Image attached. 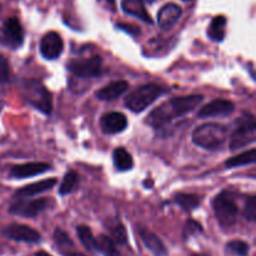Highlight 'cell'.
I'll use <instances>...</instances> for the list:
<instances>
[{
  "instance_id": "2",
  "label": "cell",
  "mask_w": 256,
  "mask_h": 256,
  "mask_svg": "<svg viewBox=\"0 0 256 256\" xmlns=\"http://www.w3.org/2000/svg\"><path fill=\"white\" fill-rule=\"evenodd\" d=\"M228 128L216 122H206L192 132V142L198 146L209 150L220 149L226 142Z\"/></svg>"
},
{
  "instance_id": "18",
  "label": "cell",
  "mask_w": 256,
  "mask_h": 256,
  "mask_svg": "<svg viewBox=\"0 0 256 256\" xmlns=\"http://www.w3.org/2000/svg\"><path fill=\"white\" fill-rule=\"evenodd\" d=\"M128 89H129V84L125 80H118V82H110V84L105 85L104 88L98 90L95 96L99 100L112 102V100H115L119 96H122Z\"/></svg>"
},
{
  "instance_id": "11",
  "label": "cell",
  "mask_w": 256,
  "mask_h": 256,
  "mask_svg": "<svg viewBox=\"0 0 256 256\" xmlns=\"http://www.w3.org/2000/svg\"><path fill=\"white\" fill-rule=\"evenodd\" d=\"M64 42L62 36L55 32H49L40 40V54L46 60H54L62 55Z\"/></svg>"
},
{
  "instance_id": "29",
  "label": "cell",
  "mask_w": 256,
  "mask_h": 256,
  "mask_svg": "<svg viewBox=\"0 0 256 256\" xmlns=\"http://www.w3.org/2000/svg\"><path fill=\"white\" fill-rule=\"evenodd\" d=\"M54 242L60 252L74 248V242H72V238L69 236V234H68L66 232H64V230L60 229V228H56V229L54 230Z\"/></svg>"
},
{
  "instance_id": "17",
  "label": "cell",
  "mask_w": 256,
  "mask_h": 256,
  "mask_svg": "<svg viewBox=\"0 0 256 256\" xmlns=\"http://www.w3.org/2000/svg\"><path fill=\"white\" fill-rule=\"evenodd\" d=\"M56 184V179H44L40 180V182H34V184L25 185V186L20 188L19 190H16V192L14 194V198H32L38 194H42V192H49L54 188V185Z\"/></svg>"
},
{
  "instance_id": "20",
  "label": "cell",
  "mask_w": 256,
  "mask_h": 256,
  "mask_svg": "<svg viewBox=\"0 0 256 256\" xmlns=\"http://www.w3.org/2000/svg\"><path fill=\"white\" fill-rule=\"evenodd\" d=\"M116 246L118 245L112 242L109 235L100 234L95 238V252L102 256H122Z\"/></svg>"
},
{
  "instance_id": "35",
  "label": "cell",
  "mask_w": 256,
  "mask_h": 256,
  "mask_svg": "<svg viewBox=\"0 0 256 256\" xmlns=\"http://www.w3.org/2000/svg\"><path fill=\"white\" fill-rule=\"evenodd\" d=\"M34 256H52V254H49V252H44V250H40V252H36L34 254Z\"/></svg>"
},
{
  "instance_id": "8",
  "label": "cell",
  "mask_w": 256,
  "mask_h": 256,
  "mask_svg": "<svg viewBox=\"0 0 256 256\" xmlns=\"http://www.w3.org/2000/svg\"><path fill=\"white\" fill-rule=\"evenodd\" d=\"M14 202L9 208L10 214L28 218V219H32V218L38 216L49 206V202L44 198L32 200H25L24 198H14Z\"/></svg>"
},
{
  "instance_id": "39",
  "label": "cell",
  "mask_w": 256,
  "mask_h": 256,
  "mask_svg": "<svg viewBox=\"0 0 256 256\" xmlns=\"http://www.w3.org/2000/svg\"><path fill=\"white\" fill-rule=\"evenodd\" d=\"M185 2H192V0H185Z\"/></svg>"
},
{
  "instance_id": "36",
  "label": "cell",
  "mask_w": 256,
  "mask_h": 256,
  "mask_svg": "<svg viewBox=\"0 0 256 256\" xmlns=\"http://www.w3.org/2000/svg\"><path fill=\"white\" fill-rule=\"evenodd\" d=\"M190 256H210L208 254H202V252H195V254H192Z\"/></svg>"
},
{
  "instance_id": "24",
  "label": "cell",
  "mask_w": 256,
  "mask_h": 256,
  "mask_svg": "<svg viewBox=\"0 0 256 256\" xmlns=\"http://www.w3.org/2000/svg\"><path fill=\"white\" fill-rule=\"evenodd\" d=\"M175 204L179 205L184 212H192L198 209L200 205V198L195 194H186V192H178L174 196Z\"/></svg>"
},
{
  "instance_id": "13",
  "label": "cell",
  "mask_w": 256,
  "mask_h": 256,
  "mask_svg": "<svg viewBox=\"0 0 256 256\" xmlns=\"http://www.w3.org/2000/svg\"><path fill=\"white\" fill-rule=\"evenodd\" d=\"M138 234L144 246L154 256H168V248L162 240L155 232H150L148 228H138Z\"/></svg>"
},
{
  "instance_id": "10",
  "label": "cell",
  "mask_w": 256,
  "mask_h": 256,
  "mask_svg": "<svg viewBox=\"0 0 256 256\" xmlns=\"http://www.w3.org/2000/svg\"><path fill=\"white\" fill-rule=\"evenodd\" d=\"M2 234L8 239L16 242L26 244H39L42 242V235L38 230L24 224H12L2 230Z\"/></svg>"
},
{
  "instance_id": "21",
  "label": "cell",
  "mask_w": 256,
  "mask_h": 256,
  "mask_svg": "<svg viewBox=\"0 0 256 256\" xmlns=\"http://www.w3.org/2000/svg\"><path fill=\"white\" fill-rule=\"evenodd\" d=\"M106 228L109 230V236L116 245H126L128 244V232L124 224L120 222L118 219L109 220L106 222Z\"/></svg>"
},
{
  "instance_id": "30",
  "label": "cell",
  "mask_w": 256,
  "mask_h": 256,
  "mask_svg": "<svg viewBox=\"0 0 256 256\" xmlns=\"http://www.w3.org/2000/svg\"><path fill=\"white\" fill-rule=\"evenodd\" d=\"M242 215L246 220L249 222H255L256 220V198L254 195H250L245 199V205H244V212Z\"/></svg>"
},
{
  "instance_id": "31",
  "label": "cell",
  "mask_w": 256,
  "mask_h": 256,
  "mask_svg": "<svg viewBox=\"0 0 256 256\" xmlns=\"http://www.w3.org/2000/svg\"><path fill=\"white\" fill-rule=\"evenodd\" d=\"M202 232H204V229H202V224L195 222V220L190 219L188 220L186 224H185L184 232H182V236H184L185 240H188L190 236H194V235L196 234H202Z\"/></svg>"
},
{
  "instance_id": "4",
  "label": "cell",
  "mask_w": 256,
  "mask_h": 256,
  "mask_svg": "<svg viewBox=\"0 0 256 256\" xmlns=\"http://www.w3.org/2000/svg\"><path fill=\"white\" fill-rule=\"evenodd\" d=\"M168 89L158 84L142 85V86L135 89L134 92H132L125 98V105L132 112H142L146 108H149L158 98L164 95Z\"/></svg>"
},
{
  "instance_id": "25",
  "label": "cell",
  "mask_w": 256,
  "mask_h": 256,
  "mask_svg": "<svg viewBox=\"0 0 256 256\" xmlns=\"http://www.w3.org/2000/svg\"><path fill=\"white\" fill-rule=\"evenodd\" d=\"M256 162V149H250L248 152H242V154L236 155V156L230 158L229 160L225 162V166L228 169L232 168L242 166V165H252Z\"/></svg>"
},
{
  "instance_id": "1",
  "label": "cell",
  "mask_w": 256,
  "mask_h": 256,
  "mask_svg": "<svg viewBox=\"0 0 256 256\" xmlns=\"http://www.w3.org/2000/svg\"><path fill=\"white\" fill-rule=\"evenodd\" d=\"M204 100L202 95H186L172 98L152 110L146 118V122L155 129L164 126L176 118L186 115L196 109Z\"/></svg>"
},
{
  "instance_id": "16",
  "label": "cell",
  "mask_w": 256,
  "mask_h": 256,
  "mask_svg": "<svg viewBox=\"0 0 256 256\" xmlns=\"http://www.w3.org/2000/svg\"><path fill=\"white\" fill-rule=\"evenodd\" d=\"M182 14V8L175 2H168L158 12V25L164 30H170Z\"/></svg>"
},
{
  "instance_id": "27",
  "label": "cell",
  "mask_w": 256,
  "mask_h": 256,
  "mask_svg": "<svg viewBox=\"0 0 256 256\" xmlns=\"http://www.w3.org/2000/svg\"><path fill=\"white\" fill-rule=\"evenodd\" d=\"M76 234L79 238L80 242L88 252H95V236L92 234V229L86 225H79L76 226Z\"/></svg>"
},
{
  "instance_id": "34",
  "label": "cell",
  "mask_w": 256,
  "mask_h": 256,
  "mask_svg": "<svg viewBox=\"0 0 256 256\" xmlns=\"http://www.w3.org/2000/svg\"><path fill=\"white\" fill-rule=\"evenodd\" d=\"M62 256H86L82 254V252H79L78 250H74V248L69 250H65V252H62Z\"/></svg>"
},
{
  "instance_id": "9",
  "label": "cell",
  "mask_w": 256,
  "mask_h": 256,
  "mask_svg": "<svg viewBox=\"0 0 256 256\" xmlns=\"http://www.w3.org/2000/svg\"><path fill=\"white\" fill-rule=\"evenodd\" d=\"M0 44L18 49L24 44V29L18 18H9L0 30Z\"/></svg>"
},
{
  "instance_id": "32",
  "label": "cell",
  "mask_w": 256,
  "mask_h": 256,
  "mask_svg": "<svg viewBox=\"0 0 256 256\" xmlns=\"http://www.w3.org/2000/svg\"><path fill=\"white\" fill-rule=\"evenodd\" d=\"M10 80V65L4 54L0 52V85L6 84Z\"/></svg>"
},
{
  "instance_id": "7",
  "label": "cell",
  "mask_w": 256,
  "mask_h": 256,
  "mask_svg": "<svg viewBox=\"0 0 256 256\" xmlns=\"http://www.w3.org/2000/svg\"><path fill=\"white\" fill-rule=\"evenodd\" d=\"M66 68L78 78H82V79L95 78L102 74V59L99 55L82 58V59H72L68 62Z\"/></svg>"
},
{
  "instance_id": "19",
  "label": "cell",
  "mask_w": 256,
  "mask_h": 256,
  "mask_svg": "<svg viewBox=\"0 0 256 256\" xmlns=\"http://www.w3.org/2000/svg\"><path fill=\"white\" fill-rule=\"evenodd\" d=\"M122 8L124 12L132 15L135 18H139L140 20L148 22V24L154 22L150 14L148 12L146 8H145L144 2H142V0H122Z\"/></svg>"
},
{
  "instance_id": "15",
  "label": "cell",
  "mask_w": 256,
  "mask_h": 256,
  "mask_svg": "<svg viewBox=\"0 0 256 256\" xmlns=\"http://www.w3.org/2000/svg\"><path fill=\"white\" fill-rule=\"evenodd\" d=\"M50 165L48 162H26V164L15 165L10 170V176L15 178V179H25V178L36 176V175H42L44 172H49Z\"/></svg>"
},
{
  "instance_id": "28",
  "label": "cell",
  "mask_w": 256,
  "mask_h": 256,
  "mask_svg": "<svg viewBox=\"0 0 256 256\" xmlns=\"http://www.w3.org/2000/svg\"><path fill=\"white\" fill-rule=\"evenodd\" d=\"M78 184H79V175H78V172H75L74 170H70V172H68L66 174H65L64 179H62V184H60L59 194H72V192L78 188Z\"/></svg>"
},
{
  "instance_id": "12",
  "label": "cell",
  "mask_w": 256,
  "mask_h": 256,
  "mask_svg": "<svg viewBox=\"0 0 256 256\" xmlns=\"http://www.w3.org/2000/svg\"><path fill=\"white\" fill-rule=\"evenodd\" d=\"M235 112L234 102L225 99H216L208 102L206 105L202 108L198 112V116L200 119H206V118H218V116H229Z\"/></svg>"
},
{
  "instance_id": "33",
  "label": "cell",
  "mask_w": 256,
  "mask_h": 256,
  "mask_svg": "<svg viewBox=\"0 0 256 256\" xmlns=\"http://www.w3.org/2000/svg\"><path fill=\"white\" fill-rule=\"evenodd\" d=\"M118 29H122L124 32H129L132 35H139L140 34V29L138 26H134V25H130V24H122V22H119L116 25Z\"/></svg>"
},
{
  "instance_id": "3",
  "label": "cell",
  "mask_w": 256,
  "mask_h": 256,
  "mask_svg": "<svg viewBox=\"0 0 256 256\" xmlns=\"http://www.w3.org/2000/svg\"><path fill=\"white\" fill-rule=\"evenodd\" d=\"M24 96L30 105L45 115L52 112V95L42 82L36 79H28L24 82Z\"/></svg>"
},
{
  "instance_id": "6",
  "label": "cell",
  "mask_w": 256,
  "mask_h": 256,
  "mask_svg": "<svg viewBox=\"0 0 256 256\" xmlns=\"http://www.w3.org/2000/svg\"><path fill=\"white\" fill-rule=\"evenodd\" d=\"M256 140V122L252 112H244L238 119L236 128L230 136L229 148L232 152L252 144Z\"/></svg>"
},
{
  "instance_id": "14",
  "label": "cell",
  "mask_w": 256,
  "mask_h": 256,
  "mask_svg": "<svg viewBox=\"0 0 256 256\" xmlns=\"http://www.w3.org/2000/svg\"><path fill=\"white\" fill-rule=\"evenodd\" d=\"M100 126L105 134H118L126 129L128 119L122 112H110L102 115L100 120Z\"/></svg>"
},
{
  "instance_id": "26",
  "label": "cell",
  "mask_w": 256,
  "mask_h": 256,
  "mask_svg": "<svg viewBox=\"0 0 256 256\" xmlns=\"http://www.w3.org/2000/svg\"><path fill=\"white\" fill-rule=\"evenodd\" d=\"M250 252V245L240 239L230 240L225 245V254L230 256H248Z\"/></svg>"
},
{
  "instance_id": "37",
  "label": "cell",
  "mask_w": 256,
  "mask_h": 256,
  "mask_svg": "<svg viewBox=\"0 0 256 256\" xmlns=\"http://www.w3.org/2000/svg\"><path fill=\"white\" fill-rule=\"evenodd\" d=\"M106 2H110V4H112V5L115 4V0H106Z\"/></svg>"
},
{
  "instance_id": "5",
  "label": "cell",
  "mask_w": 256,
  "mask_h": 256,
  "mask_svg": "<svg viewBox=\"0 0 256 256\" xmlns=\"http://www.w3.org/2000/svg\"><path fill=\"white\" fill-rule=\"evenodd\" d=\"M212 209H214L215 218H216L220 226L228 229V228H232V225H235L239 208H238L234 195L232 192L224 190L220 194H218L212 200Z\"/></svg>"
},
{
  "instance_id": "22",
  "label": "cell",
  "mask_w": 256,
  "mask_h": 256,
  "mask_svg": "<svg viewBox=\"0 0 256 256\" xmlns=\"http://www.w3.org/2000/svg\"><path fill=\"white\" fill-rule=\"evenodd\" d=\"M225 25H226V18L219 15L212 20L208 29V36L212 42H222L225 38Z\"/></svg>"
},
{
  "instance_id": "38",
  "label": "cell",
  "mask_w": 256,
  "mask_h": 256,
  "mask_svg": "<svg viewBox=\"0 0 256 256\" xmlns=\"http://www.w3.org/2000/svg\"><path fill=\"white\" fill-rule=\"evenodd\" d=\"M142 2H154V0H142Z\"/></svg>"
},
{
  "instance_id": "23",
  "label": "cell",
  "mask_w": 256,
  "mask_h": 256,
  "mask_svg": "<svg viewBox=\"0 0 256 256\" xmlns=\"http://www.w3.org/2000/svg\"><path fill=\"white\" fill-rule=\"evenodd\" d=\"M112 160H114V165L119 172H126L130 170L134 165L132 158L129 152L124 149V148H118L112 152Z\"/></svg>"
}]
</instances>
